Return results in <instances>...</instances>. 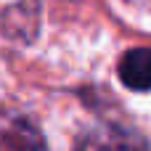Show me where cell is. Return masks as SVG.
<instances>
[{
	"label": "cell",
	"mask_w": 151,
	"mask_h": 151,
	"mask_svg": "<svg viewBox=\"0 0 151 151\" xmlns=\"http://www.w3.org/2000/svg\"><path fill=\"white\" fill-rule=\"evenodd\" d=\"M0 151H48L37 125L19 111H0Z\"/></svg>",
	"instance_id": "cell-1"
},
{
	"label": "cell",
	"mask_w": 151,
	"mask_h": 151,
	"mask_svg": "<svg viewBox=\"0 0 151 151\" xmlns=\"http://www.w3.org/2000/svg\"><path fill=\"white\" fill-rule=\"evenodd\" d=\"M119 80L130 90H151V48H133L119 58Z\"/></svg>",
	"instance_id": "cell-3"
},
{
	"label": "cell",
	"mask_w": 151,
	"mask_h": 151,
	"mask_svg": "<svg viewBox=\"0 0 151 151\" xmlns=\"http://www.w3.org/2000/svg\"><path fill=\"white\" fill-rule=\"evenodd\" d=\"M77 151H151V149L138 133H133L122 125H98L80 138Z\"/></svg>",
	"instance_id": "cell-2"
}]
</instances>
